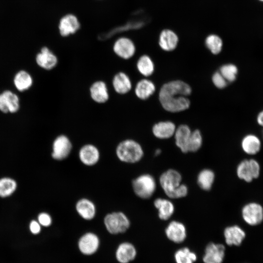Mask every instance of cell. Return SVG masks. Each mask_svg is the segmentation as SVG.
Listing matches in <instances>:
<instances>
[{
    "mask_svg": "<svg viewBox=\"0 0 263 263\" xmlns=\"http://www.w3.org/2000/svg\"><path fill=\"white\" fill-rule=\"evenodd\" d=\"M191 89L187 83L180 80L164 84L160 90L159 99L163 108L168 112L177 113L188 109L190 101L187 96Z\"/></svg>",
    "mask_w": 263,
    "mask_h": 263,
    "instance_id": "cell-1",
    "label": "cell"
},
{
    "mask_svg": "<svg viewBox=\"0 0 263 263\" xmlns=\"http://www.w3.org/2000/svg\"><path fill=\"white\" fill-rule=\"evenodd\" d=\"M182 179L180 172L174 169H169L160 175V186L168 197L178 199L187 196L188 188L181 183Z\"/></svg>",
    "mask_w": 263,
    "mask_h": 263,
    "instance_id": "cell-2",
    "label": "cell"
},
{
    "mask_svg": "<svg viewBox=\"0 0 263 263\" xmlns=\"http://www.w3.org/2000/svg\"><path fill=\"white\" fill-rule=\"evenodd\" d=\"M115 152L119 161L128 164L137 163L144 156V150L141 144L130 138L121 141L116 146Z\"/></svg>",
    "mask_w": 263,
    "mask_h": 263,
    "instance_id": "cell-3",
    "label": "cell"
},
{
    "mask_svg": "<svg viewBox=\"0 0 263 263\" xmlns=\"http://www.w3.org/2000/svg\"><path fill=\"white\" fill-rule=\"evenodd\" d=\"M103 223L107 231L113 235L124 233L130 228L131 222L122 211H113L107 214Z\"/></svg>",
    "mask_w": 263,
    "mask_h": 263,
    "instance_id": "cell-4",
    "label": "cell"
},
{
    "mask_svg": "<svg viewBox=\"0 0 263 263\" xmlns=\"http://www.w3.org/2000/svg\"><path fill=\"white\" fill-rule=\"evenodd\" d=\"M132 188L137 196L147 199L151 197L155 191L156 183L152 175L143 174L132 180Z\"/></svg>",
    "mask_w": 263,
    "mask_h": 263,
    "instance_id": "cell-5",
    "label": "cell"
},
{
    "mask_svg": "<svg viewBox=\"0 0 263 263\" xmlns=\"http://www.w3.org/2000/svg\"><path fill=\"white\" fill-rule=\"evenodd\" d=\"M260 166L255 159H244L238 165L236 169L237 176L246 182H250L257 178L260 173Z\"/></svg>",
    "mask_w": 263,
    "mask_h": 263,
    "instance_id": "cell-6",
    "label": "cell"
},
{
    "mask_svg": "<svg viewBox=\"0 0 263 263\" xmlns=\"http://www.w3.org/2000/svg\"><path fill=\"white\" fill-rule=\"evenodd\" d=\"M72 149L73 144L70 138L66 134H59L53 142L52 157L56 160H63L69 156Z\"/></svg>",
    "mask_w": 263,
    "mask_h": 263,
    "instance_id": "cell-7",
    "label": "cell"
},
{
    "mask_svg": "<svg viewBox=\"0 0 263 263\" xmlns=\"http://www.w3.org/2000/svg\"><path fill=\"white\" fill-rule=\"evenodd\" d=\"M242 216L248 225L252 226L258 225L263 221V207L257 203H247L242 208Z\"/></svg>",
    "mask_w": 263,
    "mask_h": 263,
    "instance_id": "cell-8",
    "label": "cell"
},
{
    "mask_svg": "<svg viewBox=\"0 0 263 263\" xmlns=\"http://www.w3.org/2000/svg\"><path fill=\"white\" fill-rule=\"evenodd\" d=\"M89 94L92 101L98 104L106 103L110 98L108 85L101 79L95 80L91 83Z\"/></svg>",
    "mask_w": 263,
    "mask_h": 263,
    "instance_id": "cell-9",
    "label": "cell"
},
{
    "mask_svg": "<svg viewBox=\"0 0 263 263\" xmlns=\"http://www.w3.org/2000/svg\"><path fill=\"white\" fill-rule=\"evenodd\" d=\"M78 248L83 255L90 256L98 250L100 239L94 233L88 232L83 234L78 241Z\"/></svg>",
    "mask_w": 263,
    "mask_h": 263,
    "instance_id": "cell-10",
    "label": "cell"
},
{
    "mask_svg": "<svg viewBox=\"0 0 263 263\" xmlns=\"http://www.w3.org/2000/svg\"><path fill=\"white\" fill-rule=\"evenodd\" d=\"M111 85L114 92L120 95L128 94L132 89L131 77L124 71H118L114 74L112 78Z\"/></svg>",
    "mask_w": 263,
    "mask_h": 263,
    "instance_id": "cell-11",
    "label": "cell"
},
{
    "mask_svg": "<svg viewBox=\"0 0 263 263\" xmlns=\"http://www.w3.org/2000/svg\"><path fill=\"white\" fill-rule=\"evenodd\" d=\"M80 161L86 166H93L99 161L100 157L98 148L94 144L87 143L83 145L78 151Z\"/></svg>",
    "mask_w": 263,
    "mask_h": 263,
    "instance_id": "cell-12",
    "label": "cell"
},
{
    "mask_svg": "<svg viewBox=\"0 0 263 263\" xmlns=\"http://www.w3.org/2000/svg\"><path fill=\"white\" fill-rule=\"evenodd\" d=\"M20 108L19 96L10 90L0 94V111L3 113H16Z\"/></svg>",
    "mask_w": 263,
    "mask_h": 263,
    "instance_id": "cell-13",
    "label": "cell"
},
{
    "mask_svg": "<svg viewBox=\"0 0 263 263\" xmlns=\"http://www.w3.org/2000/svg\"><path fill=\"white\" fill-rule=\"evenodd\" d=\"M113 51L119 58L129 60L134 55L136 48L132 40L127 38H121L114 43Z\"/></svg>",
    "mask_w": 263,
    "mask_h": 263,
    "instance_id": "cell-14",
    "label": "cell"
},
{
    "mask_svg": "<svg viewBox=\"0 0 263 263\" xmlns=\"http://www.w3.org/2000/svg\"><path fill=\"white\" fill-rule=\"evenodd\" d=\"M35 60L39 67L46 71L54 69L58 64L57 56L47 47L41 49L36 55Z\"/></svg>",
    "mask_w": 263,
    "mask_h": 263,
    "instance_id": "cell-15",
    "label": "cell"
},
{
    "mask_svg": "<svg viewBox=\"0 0 263 263\" xmlns=\"http://www.w3.org/2000/svg\"><path fill=\"white\" fill-rule=\"evenodd\" d=\"M225 248L221 244L210 243L205 249L203 261L204 263H222L225 256Z\"/></svg>",
    "mask_w": 263,
    "mask_h": 263,
    "instance_id": "cell-16",
    "label": "cell"
},
{
    "mask_svg": "<svg viewBox=\"0 0 263 263\" xmlns=\"http://www.w3.org/2000/svg\"><path fill=\"white\" fill-rule=\"evenodd\" d=\"M165 234L170 241L176 244H180L187 238L186 226L180 222L172 221L166 227Z\"/></svg>",
    "mask_w": 263,
    "mask_h": 263,
    "instance_id": "cell-17",
    "label": "cell"
},
{
    "mask_svg": "<svg viewBox=\"0 0 263 263\" xmlns=\"http://www.w3.org/2000/svg\"><path fill=\"white\" fill-rule=\"evenodd\" d=\"M75 208L77 214L85 220H92L96 215V208L94 203L86 198L78 200L75 204Z\"/></svg>",
    "mask_w": 263,
    "mask_h": 263,
    "instance_id": "cell-18",
    "label": "cell"
},
{
    "mask_svg": "<svg viewBox=\"0 0 263 263\" xmlns=\"http://www.w3.org/2000/svg\"><path fill=\"white\" fill-rule=\"evenodd\" d=\"M115 255L116 260L119 263H129L136 258L137 251L133 244L124 242L118 245Z\"/></svg>",
    "mask_w": 263,
    "mask_h": 263,
    "instance_id": "cell-19",
    "label": "cell"
},
{
    "mask_svg": "<svg viewBox=\"0 0 263 263\" xmlns=\"http://www.w3.org/2000/svg\"><path fill=\"white\" fill-rule=\"evenodd\" d=\"M224 236L227 245L239 246L245 237V233L239 226L234 225L225 229Z\"/></svg>",
    "mask_w": 263,
    "mask_h": 263,
    "instance_id": "cell-20",
    "label": "cell"
},
{
    "mask_svg": "<svg viewBox=\"0 0 263 263\" xmlns=\"http://www.w3.org/2000/svg\"><path fill=\"white\" fill-rule=\"evenodd\" d=\"M155 91L153 82L148 78L139 80L134 87L135 96L140 100H145L150 97Z\"/></svg>",
    "mask_w": 263,
    "mask_h": 263,
    "instance_id": "cell-21",
    "label": "cell"
},
{
    "mask_svg": "<svg viewBox=\"0 0 263 263\" xmlns=\"http://www.w3.org/2000/svg\"><path fill=\"white\" fill-rule=\"evenodd\" d=\"M176 129L175 124L171 121H161L153 125L152 132L159 139H168L174 135Z\"/></svg>",
    "mask_w": 263,
    "mask_h": 263,
    "instance_id": "cell-22",
    "label": "cell"
},
{
    "mask_svg": "<svg viewBox=\"0 0 263 263\" xmlns=\"http://www.w3.org/2000/svg\"><path fill=\"white\" fill-rule=\"evenodd\" d=\"M178 42V36L173 31L165 29L160 33L159 45L163 50L166 51H173L177 47Z\"/></svg>",
    "mask_w": 263,
    "mask_h": 263,
    "instance_id": "cell-23",
    "label": "cell"
},
{
    "mask_svg": "<svg viewBox=\"0 0 263 263\" xmlns=\"http://www.w3.org/2000/svg\"><path fill=\"white\" fill-rule=\"evenodd\" d=\"M79 27V23L77 18L70 14L62 18L59 25L60 33L63 37L74 34Z\"/></svg>",
    "mask_w": 263,
    "mask_h": 263,
    "instance_id": "cell-24",
    "label": "cell"
},
{
    "mask_svg": "<svg viewBox=\"0 0 263 263\" xmlns=\"http://www.w3.org/2000/svg\"><path fill=\"white\" fill-rule=\"evenodd\" d=\"M154 206L158 210L159 218L162 220L169 219L173 215L175 208L169 200L158 198L154 201Z\"/></svg>",
    "mask_w": 263,
    "mask_h": 263,
    "instance_id": "cell-25",
    "label": "cell"
},
{
    "mask_svg": "<svg viewBox=\"0 0 263 263\" xmlns=\"http://www.w3.org/2000/svg\"><path fill=\"white\" fill-rule=\"evenodd\" d=\"M33 78L32 75L25 70H20L14 75L13 83L19 92H24L29 90L33 85Z\"/></svg>",
    "mask_w": 263,
    "mask_h": 263,
    "instance_id": "cell-26",
    "label": "cell"
},
{
    "mask_svg": "<svg viewBox=\"0 0 263 263\" xmlns=\"http://www.w3.org/2000/svg\"><path fill=\"white\" fill-rule=\"evenodd\" d=\"M241 147L247 154L254 155L261 150V142L259 138L253 134L246 135L242 140Z\"/></svg>",
    "mask_w": 263,
    "mask_h": 263,
    "instance_id": "cell-27",
    "label": "cell"
},
{
    "mask_svg": "<svg viewBox=\"0 0 263 263\" xmlns=\"http://www.w3.org/2000/svg\"><path fill=\"white\" fill-rule=\"evenodd\" d=\"M191 132L189 127L187 125H181L176 129L174 134L175 144L184 153H187V144Z\"/></svg>",
    "mask_w": 263,
    "mask_h": 263,
    "instance_id": "cell-28",
    "label": "cell"
},
{
    "mask_svg": "<svg viewBox=\"0 0 263 263\" xmlns=\"http://www.w3.org/2000/svg\"><path fill=\"white\" fill-rule=\"evenodd\" d=\"M136 67L139 74L145 77L152 75L154 71L153 61L146 55H143L139 57L136 63Z\"/></svg>",
    "mask_w": 263,
    "mask_h": 263,
    "instance_id": "cell-29",
    "label": "cell"
},
{
    "mask_svg": "<svg viewBox=\"0 0 263 263\" xmlns=\"http://www.w3.org/2000/svg\"><path fill=\"white\" fill-rule=\"evenodd\" d=\"M215 180L214 172L208 169L202 170L197 176V181L199 187L204 190L211 189Z\"/></svg>",
    "mask_w": 263,
    "mask_h": 263,
    "instance_id": "cell-30",
    "label": "cell"
},
{
    "mask_svg": "<svg viewBox=\"0 0 263 263\" xmlns=\"http://www.w3.org/2000/svg\"><path fill=\"white\" fill-rule=\"evenodd\" d=\"M174 257L176 263H194L197 258L196 253L186 247L177 250Z\"/></svg>",
    "mask_w": 263,
    "mask_h": 263,
    "instance_id": "cell-31",
    "label": "cell"
},
{
    "mask_svg": "<svg viewBox=\"0 0 263 263\" xmlns=\"http://www.w3.org/2000/svg\"><path fill=\"white\" fill-rule=\"evenodd\" d=\"M202 144L203 138L200 131L195 130L191 132L187 144V152L197 151L200 149Z\"/></svg>",
    "mask_w": 263,
    "mask_h": 263,
    "instance_id": "cell-32",
    "label": "cell"
},
{
    "mask_svg": "<svg viewBox=\"0 0 263 263\" xmlns=\"http://www.w3.org/2000/svg\"><path fill=\"white\" fill-rule=\"evenodd\" d=\"M205 44L208 49L214 55L221 52L223 48V41L221 38L214 34L207 36L205 40Z\"/></svg>",
    "mask_w": 263,
    "mask_h": 263,
    "instance_id": "cell-33",
    "label": "cell"
},
{
    "mask_svg": "<svg viewBox=\"0 0 263 263\" xmlns=\"http://www.w3.org/2000/svg\"><path fill=\"white\" fill-rule=\"evenodd\" d=\"M17 183L15 180L9 178L0 179V196L6 197L11 195L16 190Z\"/></svg>",
    "mask_w": 263,
    "mask_h": 263,
    "instance_id": "cell-34",
    "label": "cell"
},
{
    "mask_svg": "<svg viewBox=\"0 0 263 263\" xmlns=\"http://www.w3.org/2000/svg\"><path fill=\"white\" fill-rule=\"evenodd\" d=\"M219 72L227 82H232L236 80L238 70L236 65L229 63L222 66Z\"/></svg>",
    "mask_w": 263,
    "mask_h": 263,
    "instance_id": "cell-35",
    "label": "cell"
},
{
    "mask_svg": "<svg viewBox=\"0 0 263 263\" xmlns=\"http://www.w3.org/2000/svg\"><path fill=\"white\" fill-rule=\"evenodd\" d=\"M212 81L214 85L219 89H223L225 88L228 83L219 71L215 72L213 75Z\"/></svg>",
    "mask_w": 263,
    "mask_h": 263,
    "instance_id": "cell-36",
    "label": "cell"
},
{
    "mask_svg": "<svg viewBox=\"0 0 263 263\" xmlns=\"http://www.w3.org/2000/svg\"><path fill=\"white\" fill-rule=\"evenodd\" d=\"M38 222L43 226H49L52 222L51 216L47 213L42 212L38 216Z\"/></svg>",
    "mask_w": 263,
    "mask_h": 263,
    "instance_id": "cell-37",
    "label": "cell"
},
{
    "mask_svg": "<svg viewBox=\"0 0 263 263\" xmlns=\"http://www.w3.org/2000/svg\"><path fill=\"white\" fill-rule=\"evenodd\" d=\"M31 232L34 234H38L41 230V225L39 223L35 220L31 222L29 225Z\"/></svg>",
    "mask_w": 263,
    "mask_h": 263,
    "instance_id": "cell-38",
    "label": "cell"
},
{
    "mask_svg": "<svg viewBox=\"0 0 263 263\" xmlns=\"http://www.w3.org/2000/svg\"><path fill=\"white\" fill-rule=\"evenodd\" d=\"M257 123L261 126L263 127V110L261 111L257 116Z\"/></svg>",
    "mask_w": 263,
    "mask_h": 263,
    "instance_id": "cell-39",
    "label": "cell"
},
{
    "mask_svg": "<svg viewBox=\"0 0 263 263\" xmlns=\"http://www.w3.org/2000/svg\"><path fill=\"white\" fill-rule=\"evenodd\" d=\"M161 151L160 149H157L155 151V155H158L160 154Z\"/></svg>",
    "mask_w": 263,
    "mask_h": 263,
    "instance_id": "cell-40",
    "label": "cell"
},
{
    "mask_svg": "<svg viewBox=\"0 0 263 263\" xmlns=\"http://www.w3.org/2000/svg\"><path fill=\"white\" fill-rule=\"evenodd\" d=\"M259 0L261 1V2H263V0Z\"/></svg>",
    "mask_w": 263,
    "mask_h": 263,
    "instance_id": "cell-41",
    "label": "cell"
}]
</instances>
